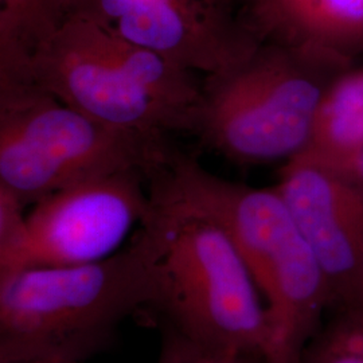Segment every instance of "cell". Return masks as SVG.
Segmentation results:
<instances>
[{
  "label": "cell",
  "mask_w": 363,
  "mask_h": 363,
  "mask_svg": "<svg viewBox=\"0 0 363 363\" xmlns=\"http://www.w3.org/2000/svg\"><path fill=\"white\" fill-rule=\"evenodd\" d=\"M148 182L216 220L244 259L265 306V363H300L330 311L323 271L276 187L257 189L205 169L175 147Z\"/></svg>",
  "instance_id": "6da1fadb"
},
{
  "label": "cell",
  "mask_w": 363,
  "mask_h": 363,
  "mask_svg": "<svg viewBox=\"0 0 363 363\" xmlns=\"http://www.w3.org/2000/svg\"><path fill=\"white\" fill-rule=\"evenodd\" d=\"M157 245L142 223L108 259L0 274V363H85L121 323L152 313Z\"/></svg>",
  "instance_id": "7a4b0ae2"
},
{
  "label": "cell",
  "mask_w": 363,
  "mask_h": 363,
  "mask_svg": "<svg viewBox=\"0 0 363 363\" xmlns=\"http://www.w3.org/2000/svg\"><path fill=\"white\" fill-rule=\"evenodd\" d=\"M21 81L109 127L152 138L194 133L201 106L193 72L78 15L34 54Z\"/></svg>",
  "instance_id": "3957f363"
},
{
  "label": "cell",
  "mask_w": 363,
  "mask_h": 363,
  "mask_svg": "<svg viewBox=\"0 0 363 363\" xmlns=\"http://www.w3.org/2000/svg\"><path fill=\"white\" fill-rule=\"evenodd\" d=\"M148 190L151 208L143 223L157 245L151 315L162 328L201 345L264 359L265 306L230 237L216 220L150 182Z\"/></svg>",
  "instance_id": "277c9868"
},
{
  "label": "cell",
  "mask_w": 363,
  "mask_h": 363,
  "mask_svg": "<svg viewBox=\"0 0 363 363\" xmlns=\"http://www.w3.org/2000/svg\"><path fill=\"white\" fill-rule=\"evenodd\" d=\"M166 138L113 128L31 81L0 82V187L31 208L81 182L128 169L150 177L172 152Z\"/></svg>",
  "instance_id": "5b68a950"
},
{
  "label": "cell",
  "mask_w": 363,
  "mask_h": 363,
  "mask_svg": "<svg viewBox=\"0 0 363 363\" xmlns=\"http://www.w3.org/2000/svg\"><path fill=\"white\" fill-rule=\"evenodd\" d=\"M335 74L284 46L259 42L247 57L201 82L193 135L235 163L288 162L310 143Z\"/></svg>",
  "instance_id": "8992f818"
},
{
  "label": "cell",
  "mask_w": 363,
  "mask_h": 363,
  "mask_svg": "<svg viewBox=\"0 0 363 363\" xmlns=\"http://www.w3.org/2000/svg\"><path fill=\"white\" fill-rule=\"evenodd\" d=\"M145 182L142 169H128L81 182L39 201L26 214L25 242L7 273L82 265L113 256L150 213Z\"/></svg>",
  "instance_id": "52a82bcc"
},
{
  "label": "cell",
  "mask_w": 363,
  "mask_h": 363,
  "mask_svg": "<svg viewBox=\"0 0 363 363\" xmlns=\"http://www.w3.org/2000/svg\"><path fill=\"white\" fill-rule=\"evenodd\" d=\"M74 15L193 73L233 65L261 42L234 0H78Z\"/></svg>",
  "instance_id": "ba28073f"
},
{
  "label": "cell",
  "mask_w": 363,
  "mask_h": 363,
  "mask_svg": "<svg viewBox=\"0 0 363 363\" xmlns=\"http://www.w3.org/2000/svg\"><path fill=\"white\" fill-rule=\"evenodd\" d=\"M274 187L323 271L330 311L363 308V186L295 156Z\"/></svg>",
  "instance_id": "9c48e42d"
},
{
  "label": "cell",
  "mask_w": 363,
  "mask_h": 363,
  "mask_svg": "<svg viewBox=\"0 0 363 363\" xmlns=\"http://www.w3.org/2000/svg\"><path fill=\"white\" fill-rule=\"evenodd\" d=\"M261 40L291 49L331 72L363 58V0H234Z\"/></svg>",
  "instance_id": "30bf717a"
},
{
  "label": "cell",
  "mask_w": 363,
  "mask_h": 363,
  "mask_svg": "<svg viewBox=\"0 0 363 363\" xmlns=\"http://www.w3.org/2000/svg\"><path fill=\"white\" fill-rule=\"evenodd\" d=\"M78 0H1L0 82L21 81L34 54L62 28Z\"/></svg>",
  "instance_id": "8fae6325"
},
{
  "label": "cell",
  "mask_w": 363,
  "mask_h": 363,
  "mask_svg": "<svg viewBox=\"0 0 363 363\" xmlns=\"http://www.w3.org/2000/svg\"><path fill=\"white\" fill-rule=\"evenodd\" d=\"M363 144V65L337 73L325 88L319 105L311 140L298 154L327 159Z\"/></svg>",
  "instance_id": "7c38bea8"
},
{
  "label": "cell",
  "mask_w": 363,
  "mask_h": 363,
  "mask_svg": "<svg viewBox=\"0 0 363 363\" xmlns=\"http://www.w3.org/2000/svg\"><path fill=\"white\" fill-rule=\"evenodd\" d=\"M300 363H363V308L333 312L307 345Z\"/></svg>",
  "instance_id": "4fadbf2b"
},
{
  "label": "cell",
  "mask_w": 363,
  "mask_h": 363,
  "mask_svg": "<svg viewBox=\"0 0 363 363\" xmlns=\"http://www.w3.org/2000/svg\"><path fill=\"white\" fill-rule=\"evenodd\" d=\"M163 342L157 363H264L253 352L201 345L181 334L162 328Z\"/></svg>",
  "instance_id": "5bb4252c"
},
{
  "label": "cell",
  "mask_w": 363,
  "mask_h": 363,
  "mask_svg": "<svg viewBox=\"0 0 363 363\" xmlns=\"http://www.w3.org/2000/svg\"><path fill=\"white\" fill-rule=\"evenodd\" d=\"M26 208L0 187V274L13 269L26 237Z\"/></svg>",
  "instance_id": "9a60e30c"
},
{
  "label": "cell",
  "mask_w": 363,
  "mask_h": 363,
  "mask_svg": "<svg viewBox=\"0 0 363 363\" xmlns=\"http://www.w3.org/2000/svg\"><path fill=\"white\" fill-rule=\"evenodd\" d=\"M301 157L308 159L306 156H301ZM308 160L325 167L328 171H333L334 174L340 175L349 181L363 186V144L339 155L320 159V160H315V159H308Z\"/></svg>",
  "instance_id": "2e32d148"
}]
</instances>
